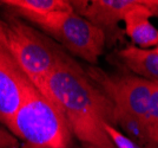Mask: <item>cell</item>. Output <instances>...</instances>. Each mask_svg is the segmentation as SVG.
Listing matches in <instances>:
<instances>
[{
    "instance_id": "cell-12",
    "label": "cell",
    "mask_w": 158,
    "mask_h": 148,
    "mask_svg": "<svg viewBox=\"0 0 158 148\" xmlns=\"http://www.w3.org/2000/svg\"><path fill=\"white\" fill-rule=\"evenodd\" d=\"M148 130L152 148H158V82H153L148 117Z\"/></svg>"
},
{
    "instance_id": "cell-8",
    "label": "cell",
    "mask_w": 158,
    "mask_h": 148,
    "mask_svg": "<svg viewBox=\"0 0 158 148\" xmlns=\"http://www.w3.org/2000/svg\"><path fill=\"white\" fill-rule=\"evenodd\" d=\"M152 4L153 0H139L124 18L126 36L140 49L158 46V28L150 23Z\"/></svg>"
},
{
    "instance_id": "cell-15",
    "label": "cell",
    "mask_w": 158,
    "mask_h": 148,
    "mask_svg": "<svg viewBox=\"0 0 158 148\" xmlns=\"http://www.w3.org/2000/svg\"><path fill=\"white\" fill-rule=\"evenodd\" d=\"M152 17H157L158 18V0H155L152 4Z\"/></svg>"
},
{
    "instance_id": "cell-9",
    "label": "cell",
    "mask_w": 158,
    "mask_h": 148,
    "mask_svg": "<svg viewBox=\"0 0 158 148\" xmlns=\"http://www.w3.org/2000/svg\"><path fill=\"white\" fill-rule=\"evenodd\" d=\"M119 61L130 71L148 81L158 82V54L155 49L127 45L117 52Z\"/></svg>"
},
{
    "instance_id": "cell-2",
    "label": "cell",
    "mask_w": 158,
    "mask_h": 148,
    "mask_svg": "<svg viewBox=\"0 0 158 148\" xmlns=\"http://www.w3.org/2000/svg\"><path fill=\"white\" fill-rule=\"evenodd\" d=\"M7 129L35 148L73 147V135L64 114L32 83Z\"/></svg>"
},
{
    "instance_id": "cell-1",
    "label": "cell",
    "mask_w": 158,
    "mask_h": 148,
    "mask_svg": "<svg viewBox=\"0 0 158 148\" xmlns=\"http://www.w3.org/2000/svg\"><path fill=\"white\" fill-rule=\"evenodd\" d=\"M43 94L58 106L83 146L116 148L104 129L105 123L117 128L113 102L69 54L48 76Z\"/></svg>"
},
{
    "instance_id": "cell-7",
    "label": "cell",
    "mask_w": 158,
    "mask_h": 148,
    "mask_svg": "<svg viewBox=\"0 0 158 148\" xmlns=\"http://www.w3.org/2000/svg\"><path fill=\"white\" fill-rule=\"evenodd\" d=\"M139 0H92L71 1L73 11L99 27L107 41L119 36V23L124 21L126 13L138 4Z\"/></svg>"
},
{
    "instance_id": "cell-16",
    "label": "cell",
    "mask_w": 158,
    "mask_h": 148,
    "mask_svg": "<svg viewBox=\"0 0 158 148\" xmlns=\"http://www.w3.org/2000/svg\"><path fill=\"white\" fill-rule=\"evenodd\" d=\"M20 148H35V147H33V146L28 145V143H25V142H23V145L20 146Z\"/></svg>"
},
{
    "instance_id": "cell-18",
    "label": "cell",
    "mask_w": 158,
    "mask_h": 148,
    "mask_svg": "<svg viewBox=\"0 0 158 148\" xmlns=\"http://www.w3.org/2000/svg\"><path fill=\"white\" fill-rule=\"evenodd\" d=\"M155 51H156V52L158 54V46H157V47H155Z\"/></svg>"
},
{
    "instance_id": "cell-6",
    "label": "cell",
    "mask_w": 158,
    "mask_h": 148,
    "mask_svg": "<svg viewBox=\"0 0 158 148\" xmlns=\"http://www.w3.org/2000/svg\"><path fill=\"white\" fill-rule=\"evenodd\" d=\"M31 83L11 52L0 15V123L6 129Z\"/></svg>"
},
{
    "instance_id": "cell-5",
    "label": "cell",
    "mask_w": 158,
    "mask_h": 148,
    "mask_svg": "<svg viewBox=\"0 0 158 148\" xmlns=\"http://www.w3.org/2000/svg\"><path fill=\"white\" fill-rule=\"evenodd\" d=\"M85 71L117 109L137 116L148 126L153 82L126 72L109 74L94 65L85 67Z\"/></svg>"
},
{
    "instance_id": "cell-17",
    "label": "cell",
    "mask_w": 158,
    "mask_h": 148,
    "mask_svg": "<svg viewBox=\"0 0 158 148\" xmlns=\"http://www.w3.org/2000/svg\"><path fill=\"white\" fill-rule=\"evenodd\" d=\"M72 148H100V147H94V146H78V147H72Z\"/></svg>"
},
{
    "instance_id": "cell-3",
    "label": "cell",
    "mask_w": 158,
    "mask_h": 148,
    "mask_svg": "<svg viewBox=\"0 0 158 148\" xmlns=\"http://www.w3.org/2000/svg\"><path fill=\"white\" fill-rule=\"evenodd\" d=\"M0 15L11 52L27 78L43 93L48 76L69 52L8 10Z\"/></svg>"
},
{
    "instance_id": "cell-11",
    "label": "cell",
    "mask_w": 158,
    "mask_h": 148,
    "mask_svg": "<svg viewBox=\"0 0 158 148\" xmlns=\"http://www.w3.org/2000/svg\"><path fill=\"white\" fill-rule=\"evenodd\" d=\"M114 117L117 128H122L129 139L145 148H152L148 126L137 116L123 111L114 107Z\"/></svg>"
},
{
    "instance_id": "cell-4",
    "label": "cell",
    "mask_w": 158,
    "mask_h": 148,
    "mask_svg": "<svg viewBox=\"0 0 158 148\" xmlns=\"http://www.w3.org/2000/svg\"><path fill=\"white\" fill-rule=\"evenodd\" d=\"M8 11L39 27L41 31L59 41L66 52L69 51L91 65L98 63L99 57L105 50V33L76 12L34 14L11 8H8Z\"/></svg>"
},
{
    "instance_id": "cell-10",
    "label": "cell",
    "mask_w": 158,
    "mask_h": 148,
    "mask_svg": "<svg viewBox=\"0 0 158 148\" xmlns=\"http://www.w3.org/2000/svg\"><path fill=\"white\" fill-rule=\"evenodd\" d=\"M2 5L14 11L34 14L74 12L71 1L69 0H2Z\"/></svg>"
},
{
    "instance_id": "cell-19",
    "label": "cell",
    "mask_w": 158,
    "mask_h": 148,
    "mask_svg": "<svg viewBox=\"0 0 158 148\" xmlns=\"http://www.w3.org/2000/svg\"><path fill=\"white\" fill-rule=\"evenodd\" d=\"M0 5H2V1H0Z\"/></svg>"
},
{
    "instance_id": "cell-14",
    "label": "cell",
    "mask_w": 158,
    "mask_h": 148,
    "mask_svg": "<svg viewBox=\"0 0 158 148\" xmlns=\"http://www.w3.org/2000/svg\"><path fill=\"white\" fill-rule=\"evenodd\" d=\"M19 140L8 129L0 127V148H20Z\"/></svg>"
},
{
    "instance_id": "cell-13",
    "label": "cell",
    "mask_w": 158,
    "mask_h": 148,
    "mask_svg": "<svg viewBox=\"0 0 158 148\" xmlns=\"http://www.w3.org/2000/svg\"><path fill=\"white\" fill-rule=\"evenodd\" d=\"M104 129H105L106 134L109 135V137L111 139L116 148H145L140 146L135 141H132L131 139H129L126 135H124L118 128L113 127L105 123L104 124Z\"/></svg>"
}]
</instances>
